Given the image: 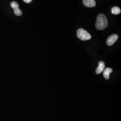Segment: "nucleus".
Listing matches in <instances>:
<instances>
[{
  "instance_id": "f257e3e1",
  "label": "nucleus",
  "mask_w": 121,
  "mask_h": 121,
  "mask_svg": "<svg viewBox=\"0 0 121 121\" xmlns=\"http://www.w3.org/2000/svg\"><path fill=\"white\" fill-rule=\"evenodd\" d=\"M108 25V20L104 14H99L98 15L95 23V26L97 29L99 30L105 29L107 27Z\"/></svg>"
},
{
  "instance_id": "f03ea898",
  "label": "nucleus",
  "mask_w": 121,
  "mask_h": 121,
  "mask_svg": "<svg viewBox=\"0 0 121 121\" xmlns=\"http://www.w3.org/2000/svg\"><path fill=\"white\" fill-rule=\"evenodd\" d=\"M77 35L78 39L81 40H87L91 39V35L85 30L80 28L77 31Z\"/></svg>"
},
{
  "instance_id": "7ed1b4c3",
  "label": "nucleus",
  "mask_w": 121,
  "mask_h": 121,
  "mask_svg": "<svg viewBox=\"0 0 121 121\" xmlns=\"http://www.w3.org/2000/svg\"><path fill=\"white\" fill-rule=\"evenodd\" d=\"M118 36L117 34H112L110 35L106 40V43L108 46H111L117 41Z\"/></svg>"
},
{
  "instance_id": "20e7f679",
  "label": "nucleus",
  "mask_w": 121,
  "mask_h": 121,
  "mask_svg": "<svg viewBox=\"0 0 121 121\" xmlns=\"http://www.w3.org/2000/svg\"><path fill=\"white\" fill-rule=\"evenodd\" d=\"M83 4L87 7H94L96 4L95 0H83Z\"/></svg>"
},
{
  "instance_id": "39448f33",
  "label": "nucleus",
  "mask_w": 121,
  "mask_h": 121,
  "mask_svg": "<svg viewBox=\"0 0 121 121\" xmlns=\"http://www.w3.org/2000/svg\"><path fill=\"white\" fill-rule=\"evenodd\" d=\"M105 67V64L104 63V62L102 61H100L99 62V66L96 69L95 72L96 74H100L101 73L104 69Z\"/></svg>"
},
{
  "instance_id": "423d86ee",
  "label": "nucleus",
  "mask_w": 121,
  "mask_h": 121,
  "mask_svg": "<svg viewBox=\"0 0 121 121\" xmlns=\"http://www.w3.org/2000/svg\"><path fill=\"white\" fill-rule=\"evenodd\" d=\"M103 71L104 78L106 79H108L109 78V74L112 72V69L110 68H106Z\"/></svg>"
},
{
  "instance_id": "0eeeda50",
  "label": "nucleus",
  "mask_w": 121,
  "mask_h": 121,
  "mask_svg": "<svg viewBox=\"0 0 121 121\" xmlns=\"http://www.w3.org/2000/svg\"><path fill=\"white\" fill-rule=\"evenodd\" d=\"M121 12L120 9L119 7H117V6L113 7L111 9V13H112V14H115V15L119 14V13H121Z\"/></svg>"
},
{
  "instance_id": "6e6552de",
  "label": "nucleus",
  "mask_w": 121,
  "mask_h": 121,
  "mask_svg": "<svg viewBox=\"0 0 121 121\" xmlns=\"http://www.w3.org/2000/svg\"><path fill=\"white\" fill-rule=\"evenodd\" d=\"M10 6L11 8H13V9L19 8V4H18L17 2L15 1H12L10 3Z\"/></svg>"
},
{
  "instance_id": "1a4fd4ad",
  "label": "nucleus",
  "mask_w": 121,
  "mask_h": 121,
  "mask_svg": "<svg viewBox=\"0 0 121 121\" xmlns=\"http://www.w3.org/2000/svg\"><path fill=\"white\" fill-rule=\"evenodd\" d=\"M14 13L17 16H21L22 13V10L19 8L14 9Z\"/></svg>"
},
{
  "instance_id": "9d476101",
  "label": "nucleus",
  "mask_w": 121,
  "mask_h": 121,
  "mask_svg": "<svg viewBox=\"0 0 121 121\" xmlns=\"http://www.w3.org/2000/svg\"><path fill=\"white\" fill-rule=\"evenodd\" d=\"M26 3H30L32 0H23Z\"/></svg>"
}]
</instances>
